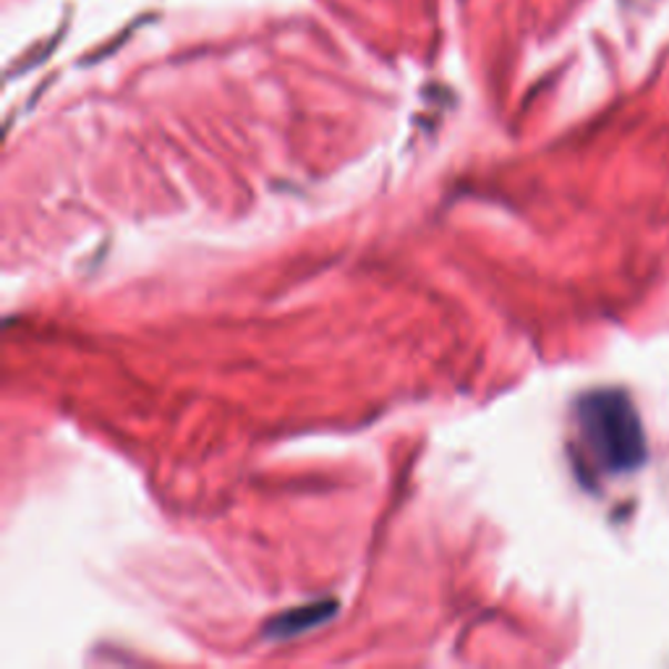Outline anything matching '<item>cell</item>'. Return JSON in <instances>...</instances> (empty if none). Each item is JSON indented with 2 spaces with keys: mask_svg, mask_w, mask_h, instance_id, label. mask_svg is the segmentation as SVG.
<instances>
[{
  "mask_svg": "<svg viewBox=\"0 0 669 669\" xmlns=\"http://www.w3.org/2000/svg\"><path fill=\"white\" fill-rule=\"evenodd\" d=\"M649 458L643 422L625 389L586 393L576 406V463L586 482L633 474Z\"/></svg>",
  "mask_w": 669,
  "mask_h": 669,
  "instance_id": "cell-1",
  "label": "cell"
},
{
  "mask_svg": "<svg viewBox=\"0 0 669 669\" xmlns=\"http://www.w3.org/2000/svg\"><path fill=\"white\" fill-rule=\"evenodd\" d=\"M335 601H317V605H304L291 609V612L277 615L275 620L267 625V636L272 638H293L306 633V630L317 628V625L327 622L335 612Z\"/></svg>",
  "mask_w": 669,
  "mask_h": 669,
  "instance_id": "cell-2",
  "label": "cell"
}]
</instances>
